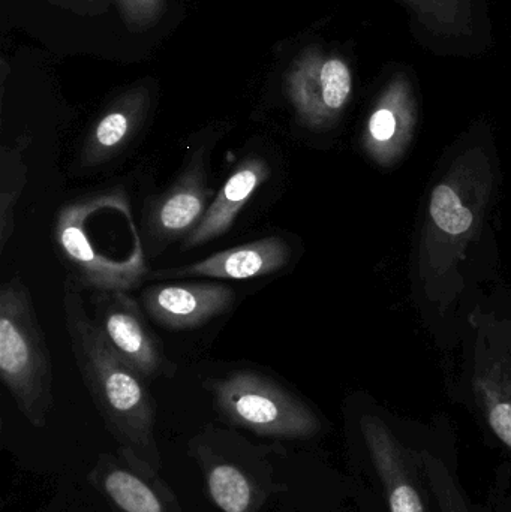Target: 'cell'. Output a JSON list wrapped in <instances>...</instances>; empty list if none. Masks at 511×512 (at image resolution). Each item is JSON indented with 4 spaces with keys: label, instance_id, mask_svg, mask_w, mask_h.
Listing matches in <instances>:
<instances>
[{
    "label": "cell",
    "instance_id": "cell-11",
    "mask_svg": "<svg viewBox=\"0 0 511 512\" xmlns=\"http://www.w3.org/2000/svg\"><path fill=\"white\" fill-rule=\"evenodd\" d=\"M150 108L152 92L144 84L129 87L116 96L87 134L80 164L84 168L101 167L117 158L143 129Z\"/></svg>",
    "mask_w": 511,
    "mask_h": 512
},
{
    "label": "cell",
    "instance_id": "cell-19",
    "mask_svg": "<svg viewBox=\"0 0 511 512\" xmlns=\"http://www.w3.org/2000/svg\"><path fill=\"white\" fill-rule=\"evenodd\" d=\"M51 2L80 14L95 15L104 12L110 0H51Z\"/></svg>",
    "mask_w": 511,
    "mask_h": 512
},
{
    "label": "cell",
    "instance_id": "cell-17",
    "mask_svg": "<svg viewBox=\"0 0 511 512\" xmlns=\"http://www.w3.org/2000/svg\"><path fill=\"white\" fill-rule=\"evenodd\" d=\"M431 216L438 228L449 234H462L473 224V213L462 206L450 186L440 185L432 194Z\"/></svg>",
    "mask_w": 511,
    "mask_h": 512
},
{
    "label": "cell",
    "instance_id": "cell-16",
    "mask_svg": "<svg viewBox=\"0 0 511 512\" xmlns=\"http://www.w3.org/2000/svg\"><path fill=\"white\" fill-rule=\"evenodd\" d=\"M29 138H21L12 147L0 150V251L8 245L14 234V210L27 182L24 150Z\"/></svg>",
    "mask_w": 511,
    "mask_h": 512
},
{
    "label": "cell",
    "instance_id": "cell-14",
    "mask_svg": "<svg viewBox=\"0 0 511 512\" xmlns=\"http://www.w3.org/2000/svg\"><path fill=\"white\" fill-rule=\"evenodd\" d=\"M270 173L269 164L261 156L243 158L210 204L198 227L186 237L185 248H198L227 234L252 195L269 180Z\"/></svg>",
    "mask_w": 511,
    "mask_h": 512
},
{
    "label": "cell",
    "instance_id": "cell-8",
    "mask_svg": "<svg viewBox=\"0 0 511 512\" xmlns=\"http://www.w3.org/2000/svg\"><path fill=\"white\" fill-rule=\"evenodd\" d=\"M87 483L111 512H182L158 472L120 450L101 454Z\"/></svg>",
    "mask_w": 511,
    "mask_h": 512
},
{
    "label": "cell",
    "instance_id": "cell-4",
    "mask_svg": "<svg viewBox=\"0 0 511 512\" xmlns=\"http://www.w3.org/2000/svg\"><path fill=\"white\" fill-rule=\"evenodd\" d=\"M192 448L207 493L222 512H263L281 490L266 462L269 451L263 453L237 433L209 427L194 439Z\"/></svg>",
    "mask_w": 511,
    "mask_h": 512
},
{
    "label": "cell",
    "instance_id": "cell-15",
    "mask_svg": "<svg viewBox=\"0 0 511 512\" xmlns=\"http://www.w3.org/2000/svg\"><path fill=\"white\" fill-rule=\"evenodd\" d=\"M422 32L440 41L473 35V0H399Z\"/></svg>",
    "mask_w": 511,
    "mask_h": 512
},
{
    "label": "cell",
    "instance_id": "cell-7",
    "mask_svg": "<svg viewBox=\"0 0 511 512\" xmlns=\"http://www.w3.org/2000/svg\"><path fill=\"white\" fill-rule=\"evenodd\" d=\"M210 197L207 155L201 147L186 162L173 185L147 207V256H156L176 240L186 239L206 215Z\"/></svg>",
    "mask_w": 511,
    "mask_h": 512
},
{
    "label": "cell",
    "instance_id": "cell-13",
    "mask_svg": "<svg viewBox=\"0 0 511 512\" xmlns=\"http://www.w3.org/2000/svg\"><path fill=\"white\" fill-rule=\"evenodd\" d=\"M363 436L372 465L380 477L390 512H426L408 454L381 421L366 420Z\"/></svg>",
    "mask_w": 511,
    "mask_h": 512
},
{
    "label": "cell",
    "instance_id": "cell-2",
    "mask_svg": "<svg viewBox=\"0 0 511 512\" xmlns=\"http://www.w3.org/2000/svg\"><path fill=\"white\" fill-rule=\"evenodd\" d=\"M120 189L96 192L65 204L57 213L54 239L72 279L99 294L129 292L149 273L147 252L107 245L102 237Z\"/></svg>",
    "mask_w": 511,
    "mask_h": 512
},
{
    "label": "cell",
    "instance_id": "cell-5",
    "mask_svg": "<svg viewBox=\"0 0 511 512\" xmlns=\"http://www.w3.org/2000/svg\"><path fill=\"white\" fill-rule=\"evenodd\" d=\"M216 411L240 429L266 438L308 439L320 430L314 412L273 379L252 370L209 384Z\"/></svg>",
    "mask_w": 511,
    "mask_h": 512
},
{
    "label": "cell",
    "instance_id": "cell-1",
    "mask_svg": "<svg viewBox=\"0 0 511 512\" xmlns=\"http://www.w3.org/2000/svg\"><path fill=\"white\" fill-rule=\"evenodd\" d=\"M63 316L78 372L119 450L159 472L155 406L143 376L111 346L71 282L63 294Z\"/></svg>",
    "mask_w": 511,
    "mask_h": 512
},
{
    "label": "cell",
    "instance_id": "cell-18",
    "mask_svg": "<svg viewBox=\"0 0 511 512\" xmlns=\"http://www.w3.org/2000/svg\"><path fill=\"white\" fill-rule=\"evenodd\" d=\"M123 23L131 32L140 33L159 23L167 0H116Z\"/></svg>",
    "mask_w": 511,
    "mask_h": 512
},
{
    "label": "cell",
    "instance_id": "cell-9",
    "mask_svg": "<svg viewBox=\"0 0 511 512\" xmlns=\"http://www.w3.org/2000/svg\"><path fill=\"white\" fill-rule=\"evenodd\" d=\"M96 324L114 349L143 376L144 381L170 378L176 366L165 357L159 337L150 330L137 301L128 292L99 294Z\"/></svg>",
    "mask_w": 511,
    "mask_h": 512
},
{
    "label": "cell",
    "instance_id": "cell-6",
    "mask_svg": "<svg viewBox=\"0 0 511 512\" xmlns=\"http://www.w3.org/2000/svg\"><path fill=\"white\" fill-rule=\"evenodd\" d=\"M285 89L302 122L309 126L323 125L350 99L353 74L341 56L320 47H309L288 69Z\"/></svg>",
    "mask_w": 511,
    "mask_h": 512
},
{
    "label": "cell",
    "instance_id": "cell-20",
    "mask_svg": "<svg viewBox=\"0 0 511 512\" xmlns=\"http://www.w3.org/2000/svg\"><path fill=\"white\" fill-rule=\"evenodd\" d=\"M60 502L59 501H53V504L50 505V507L44 508V510L38 511V512H59Z\"/></svg>",
    "mask_w": 511,
    "mask_h": 512
},
{
    "label": "cell",
    "instance_id": "cell-10",
    "mask_svg": "<svg viewBox=\"0 0 511 512\" xmlns=\"http://www.w3.org/2000/svg\"><path fill=\"white\" fill-rule=\"evenodd\" d=\"M140 300L156 324L186 331L203 327L230 310L234 292L221 283H162L144 289Z\"/></svg>",
    "mask_w": 511,
    "mask_h": 512
},
{
    "label": "cell",
    "instance_id": "cell-3",
    "mask_svg": "<svg viewBox=\"0 0 511 512\" xmlns=\"http://www.w3.org/2000/svg\"><path fill=\"white\" fill-rule=\"evenodd\" d=\"M0 378L32 426L53 408V366L29 288L20 277L0 288Z\"/></svg>",
    "mask_w": 511,
    "mask_h": 512
},
{
    "label": "cell",
    "instance_id": "cell-12",
    "mask_svg": "<svg viewBox=\"0 0 511 512\" xmlns=\"http://www.w3.org/2000/svg\"><path fill=\"white\" fill-rule=\"evenodd\" d=\"M290 255V246L287 242L281 237L272 236L218 252L186 267L156 271L153 276L159 280L186 277H209L219 280L255 279L281 270L287 264Z\"/></svg>",
    "mask_w": 511,
    "mask_h": 512
}]
</instances>
